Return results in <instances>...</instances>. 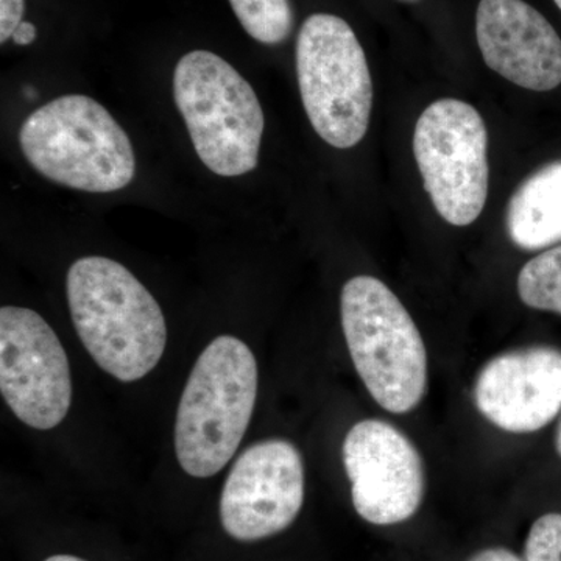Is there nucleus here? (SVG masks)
I'll list each match as a JSON object with an SVG mask.
<instances>
[{
	"instance_id": "nucleus-1",
	"label": "nucleus",
	"mask_w": 561,
	"mask_h": 561,
	"mask_svg": "<svg viewBox=\"0 0 561 561\" xmlns=\"http://www.w3.org/2000/svg\"><path fill=\"white\" fill-rule=\"evenodd\" d=\"M73 327L103 371L122 382L149 375L168 342L164 313L153 295L119 262L88 256L66 279Z\"/></svg>"
},
{
	"instance_id": "nucleus-2",
	"label": "nucleus",
	"mask_w": 561,
	"mask_h": 561,
	"mask_svg": "<svg viewBox=\"0 0 561 561\" xmlns=\"http://www.w3.org/2000/svg\"><path fill=\"white\" fill-rule=\"evenodd\" d=\"M257 397V364L249 346L220 335L203 350L181 394L175 451L194 478L224 470L249 430Z\"/></svg>"
},
{
	"instance_id": "nucleus-3",
	"label": "nucleus",
	"mask_w": 561,
	"mask_h": 561,
	"mask_svg": "<svg viewBox=\"0 0 561 561\" xmlns=\"http://www.w3.org/2000/svg\"><path fill=\"white\" fill-rule=\"evenodd\" d=\"M22 153L54 183L94 194L124 190L135 179L130 138L101 103L62 95L22 124Z\"/></svg>"
},
{
	"instance_id": "nucleus-4",
	"label": "nucleus",
	"mask_w": 561,
	"mask_h": 561,
	"mask_svg": "<svg viewBox=\"0 0 561 561\" xmlns=\"http://www.w3.org/2000/svg\"><path fill=\"white\" fill-rule=\"evenodd\" d=\"M342 327L354 368L376 402L391 413L415 409L427 386L426 346L397 295L373 276L350 279Z\"/></svg>"
},
{
	"instance_id": "nucleus-5",
	"label": "nucleus",
	"mask_w": 561,
	"mask_h": 561,
	"mask_svg": "<svg viewBox=\"0 0 561 561\" xmlns=\"http://www.w3.org/2000/svg\"><path fill=\"white\" fill-rule=\"evenodd\" d=\"M173 98L198 158L220 176L253 171L264 135L256 92L230 62L208 50L184 55L173 73Z\"/></svg>"
},
{
	"instance_id": "nucleus-6",
	"label": "nucleus",
	"mask_w": 561,
	"mask_h": 561,
	"mask_svg": "<svg viewBox=\"0 0 561 561\" xmlns=\"http://www.w3.org/2000/svg\"><path fill=\"white\" fill-rule=\"evenodd\" d=\"M297 76L313 130L335 149H351L370 124L373 83L367 57L348 22L317 13L297 39Z\"/></svg>"
},
{
	"instance_id": "nucleus-7",
	"label": "nucleus",
	"mask_w": 561,
	"mask_h": 561,
	"mask_svg": "<svg viewBox=\"0 0 561 561\" xmlns=\"http://www.w3.org/2000/svg\"><path fill=\"white\" fill-rule=\"evenodd\" d=\"M489 135L470 103L440 99L421 114L413 153L424 190L435 209L454 227L481 216L489 195Z\"/></svg>"
},
{
	"instance_id": "nucleus-8",
	"label": "nucleus",
	"mask_w": 561,
	"mask_h": 561,
	"mask_svg": "<svg viewBox=\"0 0 561 561\" xmlns=\"http://www.w3.org/2000/svg\"><path fill=\"white\" fill-rule=\"evenodd\" d=\"M0 391L11 412L33 430H54L68 415V356L58 335L32 309H0Z\"/></svg>"
},
{
	"instance_id": "nucleus-9",
	"label": "nucleus",
	"mask_w": 561,
	"mask_h": 561,
	"mask_svg": "<svg viewBox=\"0 0 561 561\" xmlns=\"http://www.w3.org/2000/svg\"><path fill=\"white\" fill-rule=\"evenodd\" d=\"M305 501V468L286 440L250 446L232 465L220 497V519L239 541L279 534L297 519Z\"/></svg>"
},
{
	"instance_id": "nucleus-10",
	"label": "nucleus",
	"mask_w": 561,
	"mask_h": 561,
	"mask_svg": "<svg viewBox=\"0 0 561 561\" xmlns=\"http://www.w3.org/2000/svg\"><path fill=\"white\" fill-rule=\"evenodd\" d=\"M353 505L365 522L390 526L412 518L424 493L423 461L412 442L381 420L354 424L343 443Z\"/></svg>"
},
{
	"instance_id": "nucleus-11",
	"label": "nucleus",
	"mask_w": 561,
	"mask_h": 561,
	"mask_svg": "<svg viewBox=\"0 0 561 561\" xmlns=\"http://www.w3.org/2000/svg\"><path fill=\"white\" fill-rule=\"evenodd\" d=\"M474 400L501 430L540 431L561 411V351L531 346L500 354L479 373Z\"/></svg>"
},
{
	"instance_id": "nucleus-12",
	"label": "nucleus",
	"mask_w": 561,
	"mask_h": 561,
	"mask_svg": "<svg viewBox=\"0 0 561 561\" xmlns=\"http://www.w3.org/2000/svg\"><path fill=\"white\" fill-rule=\"evenodd\" d=\"M476 35L486 66L530 91L561 84V39L549 21L524 0H481Z\"/></svg>"
},
{
	"instance_id": "nucleus-13",
	"label": "nucleus",
	"mask_w": 561,
	"mask_h": 561,
	"mask_svg": "<svg viewBox=\"0 0 561 561\" xmlns=\"http://www.w3.org/2000/svg\"><path fill=\"white\" fill-rule=\"evenodd\" d=\"M507 231L523 250L561 242V161L542 165L519 184L508 203Z\"/></svg>"
},
{
	"instance_id": "nucleus-14",
	"label": "nucleus",
	"mask_w": 561,
	"mask_h": 561,
	"mask_svg": "<svg viewBox=\"0 0 561 561\" xmlns=\"http://www.w3.org/2000/svg\"><path fill=\"white\" fill-rule=\"evenodd\" d=\"M518 294L529 308L561 316V245L542 251L524 265Z\"/></svg>"
},
{
	"instance_id": "nucleus-15",
	"label": "nucleus",
	"mask_w": 561,
	"mask_h": 561,
	"mask_svg": "<svg viewBox=\"0 0 561 561\" xmlns=\"http://www.w3.org/2000/svg\"><path fill=\"white\" fill-rule=\"evenodd\" d=\"M236 16L251 38L262 44H279L294 27L290 0H230Z\"/></svg>"
},
{
	"instance_id": "nucleus-16",
	"label": "nucleus",
	"mask_w": 561,
	"mask_h": 561,
	"mask_svg": "<svg viewBox=\"0 0 561 561\" xmlns=\"http://www.w3.org/2000/svg\"><path fill=\"white\" fill-rule=\"evenodd\" d=\"M524 561H561V513H548L527 535Z\"/></svg>"
},
{
	"instance_id": "nucleus-17",
	"label": "nucleus",
	"mask_w": 561,
	"mask_h": 561,
	"mask_svg": "<svg viewBox=\"0 0 561 561\" xmlns=\"http://www.w3.org/2000/svg\"><path fill=\"white\" fill-rule=\"evenodd\" d=\"M24 0H0V43L13 38L24 16Z\"/></svg>"
},
{
	"instance_id": "nucleus-18",
	"label": "nucleus",
	"mask_w": 561,
	"mask_h": 561,
	"mask_svg": "<svg viewBox=\"0 0 561 561\" xmlns=\"http://www.w3.org/2000/svg\"><path fill=\"white\" fill-rule=\"evenodd\" d=\"M470 561H524L516 553L504 548L486 549L476 553Z\"/></svg>"
},
{
	"instance_id": "nucleus-19",
	"label": "nucleus",
	"mask_w": 561,
	"mask_h": 561,
	"mask_svg": "<svg viewBox=\"0 0 561 561\" xmlns=\"http://www.w3.org/2000/svg\"><path fill=\"white\" fill-rule=\"evenodd\" d=\"M36 39V27L32 22L22 21L20 27L14 32L13 41L18 46H28Z\"/></svg>"
},
{
	"instance_id": "nucleus-20",
	"label": "nucleus",
	"mask_w": 561,
	"mask_h": 561,
	"mask_svg": "<svg viewBox=\"0 0 561 561\" xmlns=\"http://www.w3.org/2000/svg\"><path fill=\"white\" fill-rule=\"evenodd\" d=\"M46 561H87L83 559H79V557L73 556H54L49 557Z\"/></svg>"
},
{
	"instance_id": "nucleus-21",
	"label": "nucleus",
	"mask_w": 561,
	"mask_h": 561,
	"mask_svg": "<svg viewBox=\"0 0 561 561\" xmlns=\"http://www.w3.org/2000/svg\"><path fill=\"white\" fill-rule=\"evenodd\" d=\"M556 445H557V451H559L560 457H561V421H560V424H559V430H557Z\"/></svg>"
},
{
	"instance_id": "nucleus-22",
	"label": "nucleus",
	"mask_w": 561,
	"mask_h": 561,
	"mask_svg": "<svg viewBox=\"0 0 561 561\" xmlns=\"http://www.w3.org/2000/svg\"><path fill=\"white\" fill-rule=\"evenodd\" d=\"M557 5H559V9L561 10V0H556Z\"/></svg>"
},
{
	"instance_id": "nucleus-23",
	"label": "nucleus",
	"mask_w": 561,
	"mask_h": 561,
	"mask_svg": "<svg viewBox=\"0 0 561 561\" xmlns=\"http://www.w3.org/2000/svg\"><path fill=\"white\" fill-rule=\"evenodd\" d=\"M405 2H415V0H405Z\"/></svg>"
}]
</instances>
